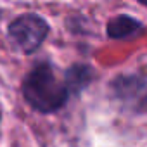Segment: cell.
I'll use <instances>...</instances> for the list:
<instances>
[{
  "mask_svg": "<svg viewBox=\"0 0 147 147\" xmlns=\"http://www.w3.org/2000/svg\"><path fill=\"white\" fill-rule=\"evenodd\" d=\"M140 28H142V24L137 19H133L126 14H121L109 21L107 35L114 40H123V38H130V36L137 35L140 31Z\"/></svg>",
  "mask_w": 147,
  "mask_h": 147,
  "instance_id": "obj_4",
  "label": "cell"
},
{
  "mask_svg": "<svg viewBox=\"0 0 147 147\" xmlns=\"http://www.w3.org/2000/svg\"><path fill=\"white\" fill-rule=\"evenodd\" d=\"M47 35L49 24L36 14H23L9 24V36L23 52L36 50Z\"/></svg>",
  "mask_w": 147,
  "mask_h": 147,
  "instance_id": "obj_2",
  "label": "cell"
},
{
  "mask_svg": "<svg viewBox=\"0 0 147 147\" xmlns=\"http://www.w3.org/2000/svg\"><path fill=\"white\" fill-rule=\"evenodd\" d=\"M92 80V69L90 66H85V64H75L71 66L67 71H66V88H67V94L69 92H82Z\"/></svg>",
  "mask_w": 147,
  "mask_h": 147,
  "instance_id": "obj_5",
  "label": "cell"
},
{
  "mask_svg": "<svg viewBox=\"0 0 147 147\" xmlns=\"http://www.w3.org/2000/svg\"><path fill=\"white\" fill-rule=\"evenodd\" d=\"M113 90L114 95L121 100L135 102L138 100L144 104V94H145V82L138 75H126V76H118L113 82Z\"/></svg>",
  "mask_w": 147,
  "mask_h": 147,
  "instance_id": "obj_3",
  "label": "cell"
},
{
  "mask_svg": "<svg viewBox=\"0 0 147 147\" xmlns=\"http://www.w3.org/2000/svg\"><path fill=\"white\" fill-rule=\"evenodd\" d=\"M23 95L38 113H54L67 100V88L49 62L36 64L23 80Z\"/></svg>",
  "mask_w": 147,
  "mask_h": 147,
  "instance_id": "obj_1",
  "label": "cell"
}]
</instances>
